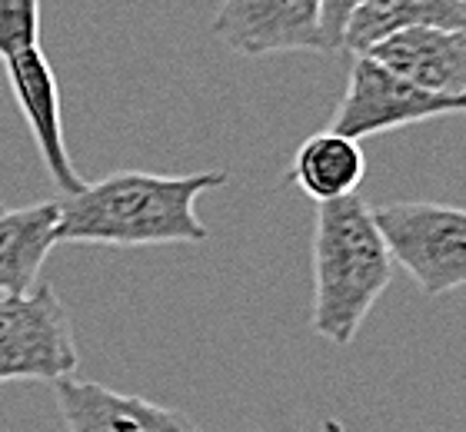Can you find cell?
Instances as JSON below:
<instances>
[{"instance_id": "cell-1", "label": "cell", "mask_w": 466, "mask_h": 432, "mask_svg": "<svg viewBox=\"0 0 466 432\" xmlns=\"http://www.w3.org/2000/svg\"><path fill=\"white\" fill-rule=\"evenodd\" d=\"M227 183L224 170L184 176L116 170L77 193L57 196V243H97L116 250L204 243L210 230L197 216V200Z\"/></svg>"}, {"instance_id": "cell-2", "label": "cell", "mask_w": 466, "mask_h": 432, "mask_svg": "<svg viewBox=\"0 0 466 432\" xmlns=\"http://www.w3.org/2000/svg\"><path fill=\"white\" fill-rule=\"evenodd\" d=\"M393 279V256L367 200L317 206L313 226V333L333 346L357 339L363 319Z\"/></svg>"}, {"instance_id": "cell-3", "label": "cell", "mask_w": 466, "mask_h": 432, "mask_svg": "<svg viewBox=\"0 0 466 432\" xmlns=\"http://www.w3.org/2000/svg\"><path fill=\"white\" fill-rule=\"evenodd\" d=\"M390 256L417 279L423 296L466 286V210L407 200L373 210Z\"/></svg>"}, {"instance_id": "cell-4", "label": "cell", "mask_w": 466, "mask_h": 432, "mask_svg": "<svg viewBox=\"0 0 466 432\" xmlns=\"http://www.w3.org/2000/svg\"><path fill=\"white\" fill-rule=\"evenodd\" d=\"M77 363L70 313L47 283H37L24 296L0 299V383L44 379L54 386L74 376Z\"/></svg>"}, {"instance_id": "cell-5", "label": "cell", "mask_w": 466, "mask_h": 432, "mask_svg": "<svg viewBox=\"0 0 466 432\" xmlns=\"http://www.w3.org/2000/svg\"><path fill=\"white\" fill-rule=\"evenodd\" d=\"M466 114L463 100H447V96L423 94L387 67H380L377 60L353 57L347 80V94L333 110L330 130L350 136V140H367V136L390 134L400 126L423 124L433 116Z\"/></svg>"}, {"instance_id": "cell-6", "label": "cell", "mask_w": 466, "mask_h": 432, "mask_svg": "<svg viewBox=\"0 0 466 432\" xmlns=\"http://www.w3.org/2000/svg\"><path fill=\"white\" fill-rule=\"evenodd\" d=\"M214 37L243 57L327 54L323 0H224Z\"/></svg>"}, {"instance_id": "cell-7", "label": "cell", "mask_w": 466, "mask_h": 432, "mask_svg": "<svg viewBox=\"0 0 466 432\" xmlns=\"http://www.w3.org/2000/svg\"><path fill=\"white\" fill-rule=\"evenodd\" d=\"M7 70V84L14 90V100L24 110V120L30 126V136L40 150V160L47 166L50 180L60 190V196L77 193L84 186V176L77 173L74 160L67 154V140H64V120H60V90L50 60L44 50H24L4 60Z\"/></svg>"}, {"instance_id": "cell-8", "label": "cell", "mask_w": 466, "mask_h": 432, "mask_svg": "<svg viewBox=\"0 0 466 432\" xmlns=\"http://www.w3.org/2000/svg\"><path fill=\"white\" fill-rule=\"evenodd\" d=\"M360 57L377 60L380 67H387L423 94L447 100L466 96V30L410 27L390 34Z\"/></svg>"}, {"instance_id": "cell-9", "label": "cell", "mask_w": 466, "mask_h": 432, "mask_svg": "<svg viewBox=\"0 0 466 432\" xmlns=\"http://www.w3.org/2000/svg\"><path fill=\"white\" fill-rule=\"evenodd\" d=\"M54 396L70 432H200L180 409L157 406L144 396L116 393L90 379H60Z\"/></svg>"}, {"instance_id": "cell-10", "label": "cell", "mask_w": 466, "mask_h": 432, "mask_svg": "<svg viewBox=\"0 0 466 432\" xmlns=\"http://www.w3.org/2000/svg\"><path fill=\"white\" fill-rule=\"evenodd\" d=\"M57 200L0 213V299L24 296L37 286L40 266L57 246Z\"/></svg>"}, {"instance_id": "cell-11", "label": "cell", "mask_w": 466, "mask_h": 432, "mask_svg": "<svg viewBox=\"0 0 466 432\" xmlns=\"http://www.w3.org/2000/svg\"><path fill=\"white\" fill-rule=\"evenodd\" d=\"M363 176H367L363 146L337 130L307 136L300 150L293 154L290 173H287V180L300 186V193H307L310 200H317V206L353 196Z\"/></svg>"}, {"instance_id": "cell-12", "label": "cell", "mask_w": 466, "mask_h": 432, "mask_svg": "<svg viewBox=\"0 0 466 432\" xmlns=\"http://www.w3.org/2000/svg\"><path fill=\"white\" fill-rule=\"evenodd\" d=\"M410 27H450L466 30L463 0H363L343 34V50L360 57L390 34Z\"/></svg>"}, {"instance_id": "cell-13", "label": "cell", "mask_w": 466, "mask_h": 432, "mask_svg": "<svg viewBox=\"0 0 466 432\" xmlns=\"http://www.w3.org/2000/svg\"><path fill=\"white\" fill-rule=\"evenodd\" d=\"M40 47V0H0V60Z\"/></svg>"}, {"instance_id": "cell-14", "label": "cell", "mask_w": 466, "mask_h": 432, "mask_svg": "<svg viewBox=\"0 0 466 432\" xmlns=\"http://www.w3.org/2000/svg\"><path fill=\"white\" fill-rule=\"evenodd\" d=\"M360 4L363 0H323V40H327V50H343V34H347V24Z\"/></svg>"}, {"instance_id": "cell-15", "label": "cell", "mask_w": 466, "mask_h": 432, "mask_svg": "<svg viewBox=\"0 0 466 432\" xmlns=\"http://www.w3.org/2000/svg\"><path fill=\"white\" fill-rule=\"evenodd\" d=\"M463 110H466V96H463Z\"/></svg>"}, {"instance_id": "cell-16", "label": "cell", "mask_w": 466, "mask_h": 432, "mask_svg": "<svg viewBox=\"0 0 466 432\" xmlns=\"http://www.w3.org/2000/svg\"><path fill=\"white\" fill-rule=\"evenodd\" d=\"M0 213H4V206H0Z\"/></svg>"}, {"instance_id": "cell-17", "label": "cell", "mask_w": 466, "mask_h": 432, "mask_svg": "<svg viewBox=\"0 0 466 432\" xmlns=\"http://www.w3.org/2000/svg\"><path fill=\"white\" fill-rule=\"evenodd\" d=\"M463 4H466V0H463Z\"/></svg>"}]
</instances>
